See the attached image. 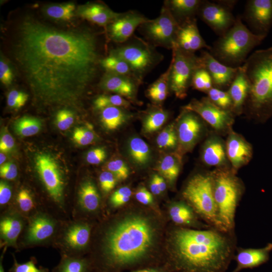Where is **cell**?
I'll return each mask as SVG.
<instances>
[{
	"instance_id": "cell-1",
	"label": "cell",
	"mask_w": 272,
	"mask_h": 272,
	"mask_svg": "<svg viewBox=\"0 0 272 272\" xmlns=\"http://www.w3.org/2000/svg\"><path fill=\"white\" fill-rule=\"evenodd\" d=\"M97 40L89 31H62L33 20L20 25L15 55L34 94L42 101L77 99L95 79Z\"/></svg>"
},
{
	"instance_id": "cell-2",
	"label": "cell",
	"mask_w": 272,
	"mask_h": 272,
	"mask_svg": "<svg viewBox=\"0 0 272 272\" xmlns=\"http://www.w3.org/2000/svg\"><path fill=\"white\" fill-rule=\"evenodd\" d=\"M237 243L235 231L178 227L170 235L171 266L174 272H225Z\"/></svg>"
},
{
	"instance_id": "cell-3",
	"label": "cell",
	"mask_w": 272,
	"mask_h": 272,
	"mask_svg": "<svg viewBox=\"0 0 272 272\" xmlns=\"http://www.w3.org/2000/svg\"><path fill=\"white\" fill-rule=\"evenodd\" d=\"M157 235L155 223L143 214H129L112 223L102 236V270L113 272L142 261L153 249Z\"/></svg>"
},
{
	"instance_id": "cell-4",
	"label": "cell",
	"mask_w": 272,
	"mask_h": 272,
	"mask_svg": "<svg viewBox=\"0 0 272 272\" xmlns=\"http://www.w3.org/2000/svg\"><path fill=\"white\" fill-rule=\"evenodd\" d=\"M249 85L247 98L256 114L272 109V47L254 51L242 65Z\"/></svg>"
},
{
	"instance_id": "cell-5",
	"label": "cell",
	"mask_w": 272,
	"mask_h": 272,
	"mask_svg": "<svg viewBox=\"0 0 272 272\" xmlns=\"http://www.w3.org/2000/svg\"><path fill=\"white\" fill-rule=\"evenodd\" d=\"M265 37L266 35L249 30L238 17L233 26L214 43L210 53L227 66L239 67L244 63L249 52Z\"/></svg>"
},
{
	"instance_id": "cell-6",
	"label": "cell",
	"mask_w": 272,
	"mask_h": 272,
	"mask_svg": "<svg viewBox=\"0 0 272 272\" xmlns=\"http://www.w3.org/2000/svg\"><path fill=\"white\" fill-rule=\"evenodd\" d=\"M212 175L218 220L226 231H235V214L243 192V184L233 171L218 169Z\"/></svg>"
},
{
	"instance_id": "cell-7",
	"label": "cell",
	"mask_w": 272,
	"mask_h": 272,
	"mask_svg": "<svg viewBox=\"0 0 272 272\" xmlns=\"http://www.w3.org/2000/svg\"><path fill=\"white\" fill-rule=\"evenodd\" d=\"M182 196L210 226L226 231L220 223L214 200L212 173H197L185 184Z\"/></svg>"
},
{
	"instance_id": "cell-8",
	"label": "cell",
	"mask_w": 272,
	"mask_h": 272,
	"mask_svg": "<svg viewBox=\"0 0 272 272\" xmlns=\"http://www.w3.org/2000/svg\"><path fill=\"white\" fill-rule=\"evenodd\" d=\"M110 54L124 60L129 66L135 79L141 83L164 57L155 47L134 34L125 42L118 44Z\"/></svg>"
},
{
	"instance_id": "cell-9",
	"label": "cell",
	"mask_w": 272,
	"mask_h": 272,
	"mask_svg": "<svg viewBox=\"0 0 272 272\" xmlns=\"http://www.w3.org/2000/svg\"><path fill=\"white\" fill-rule=\"evenodd\" d=\"M179 25L167 7L163 4L159 15L149 19L138 29L144 39L154 47L172 50L175 45Z\"/></svg>"
},
{
	"instance_id": "cell-10",
	"label": "cell",
	"mask_w": 272,
	"mask_h": 272,
	"mask_svg": "<svg viewBox=\"0 0 272 272\" xmlns=\"http://www.w3.org/2000/svg\"><path fill=\"white\" fill-rule=\"evenodd\" d=\"M170 90L179 98H184L191 86L195 71L200 67L199 57L195 53L185 52L174 45L169 64Z\"/></svg>"
},
{
	"instance_id": "cell-11",
	"label": "cell",
	"mask_w": 272,
	"mask_h": 272,
	"mask_svg": "<svg viewBox=\"0 0 272 272\" xmlns=\"http://www.w3.org/2000/svg\"><path fill=\"white\" fill-rule=\"evenodd\" d=\"M234 1L211 2L202 1L197 16L220 36L234 25L235 18L231 13Z\"/></svg>"
},
{
	"instance_id": "cell-12",
	"label": "cell",
	"mask_w": 272,
	"mask_h": 272,
	"mask_svg": "<svg viewBox=\"0 0 272 272\" xmlns=\"http://www.w3.org/2000/svg\"><path fill=\"white\" fill-rule=\"evenodd\" d=\"M35 163L48 193L56 202L61 203L63 197L64 180L57 163L52 156L45 153L37 154Z\"/></svg>"
},
{
	"instance_id": "cell-13",
	"label": "cell",
	"mask_w": 272,
	"mask_h": 272,
	"mask_svg": "<svg viewBox=\"0 0 272 272\" xmlns=\"http://www.w3.org/2000/svg\"><path fill=\"white\" fill-rule=\"evenodd\" d=\"M149 18L140 12L130 10L120 13L106 27L109 38L121 44L128 40L134 32Z\"/></svg>"
},
{
	"instance_id": "cell-14",
	"label": "cell",
	"mask_w": 272,
	"mask_h": 272,
	"mask_svg": "<svg viewBox=\"0 0 272 272\" xmlns=\"http://www.w3.org/2000/svg\"><path fill=\"white\" fill-rule=\"evenodd\" d=\"M183 109L199 115L214 128L221 130L227 128L232 121L231 111L222 109L213 103L208 98L201 100H192Z\"/></svg>"
},
{
	"instance_id": "cell-15",
	"label": "cell",
	"mask_w": 272,
	"mask_h": 272,
	"mask_svg": "<svg viewBox=\"0 0 272 272\" xmlns=\"http://www.w3.org/2000/svg\"><path fill=\"white\" fill-rule=\"evenodd\" d=\"M244 16L255 34L266 36L272 25V0L248 1Z\"/></svg>"
},
{
	"instance_id": "cell-16",
	"label": "cell",
	"mask_w": 272,
	"mask_h": 272,
	"mask_svg": "<svg viewBox=\"0 0 272 272\" xmlns=\"http://www.w3.org/2000/svg\"><path fill=\"white\" fill-rule=\"evenodd\" d=\"M198 57L200 67L205 69L208 72L211 77L213 87L222 90L230 86L239 66H227L218 61L207 50L202 51Z\"/></svg>"
},
{
	"instance_id": "cell-17",
	"label": "cell",
	"mask_w": 272,
	"mask_h": 272,
	"mask_svg": "<svg viewBox=\"0 0 272 272\" xmlns=\"http://www.w3.org/2000/svg\"><path fill=\"white\" fill-rule=\"evenodd\" d=\"M175 45L191 53H195L196 51L203 48L209 51L211 49V47L206 43L199 33L196 18L179 25Z\"/></svg>"
},
{
	"instance_id": "cell-18",
	"label": "cell",
	"mask_w": 272,
	"mask_h": 272,
	"mask_svg": "<svg viewBox=\"0 0 272 272\" xmlns=\"http://www.w3.org/2000/svg\"><path fill=\"white\" fill-rule=\"evenodd\" d=\"M196 115L192 111L183 109L180 116L177 127V137L182 151L191 149L201 132V122Z\"/></svg>"
},
{
	"instance_id": "cell-19",
	"label": "cell",
	"mask_w": 272,
	"mask_h": 272,
	"mask_svg": "<svg viewBox=\"0 0 272 272\" xmlns=\"http://www.w3.org/2000/svg\"><path fill=\"white\" fill-rule=\"evenodd\" d=\"M272 251V243H268L262 248H243L237 247L233 257L236 262L231 272H239L244 269H252L267 262Z\"/></svg>"
},
{
	"instance_id": "cell-20",
	"label": "cell",
	"mask_w": 272,
	"mask_h": 272,
	"mask_svg": "<svg viewBox=\"0 0 272 272\" xmlns=\"http://www.w3.org/2000/svg\"><path fill=\"white\" fill-rule=\"evenodd\" d=\"M140 84L135 79L130 77L105 73L101 78L100 85L103 89L128 100L134 99Z\"/></svg>"
},
{
	"instance_id": "cell-21",
	"label": "cell",
	"mask_w": 272,
	"mask_h": 272,
	"mask_svg": "<svg viewBox=\"0 0 272 272\" xmlns=\"http://www.w3.org/2000/svg\"><path fill=\"white\" fill-rule=\"evenodd\" d=\"M169 214L172 221L180 227H191L195 229L212 227L205 222L200 221L199 219H201L186 201L173 203L169 208Z\"/></svg>"
},
{
	"instance_id": "cell-22",
	"label": "cell",
	"mask_w": 272,
	"mask_h": 272,
	"mask_svg": "<svg viewBox=\"0 0 272 272\" xmlns=\"http://www.w3.org/2000/svg\"><path fill=\"white\" fill-rule=\"evenodd\" d=\"M226 151L227 156L235 169L246 164L252 155V149L250 145L235 132L231 133L228 136Z\"/></svg>"
},
{
	"instance_id": "cell-23",
	"label": "cell",
	"mask_w": 272,
	"mask_h": 272,
	"mask_svg": "<svg viewBox=\"0 0 272 272\" xmlns=\"http://www.w3.org/2000/svg\"><path fill=\"white\" fill-rule=\"evenodd\" d=\"M55 224L50 218L38 215L31 221L26 236L28 244H37L50 238L55 230Z\"/></svg>"
},
{
	"instance_id": "cell-24",
	"label": "cell",
	"mask_w": 272,
	"mask_h": 272,
	"mask_svg": "<svg viewBox=\"0 0 272 272\" xmlns=\"http://www.w3.org/2000/svg\"><path fill=\"white\" fill-rule=\"evenodd\" d=\"M202 1L166 0L164 4L179 25L196 18Z\"/></svg>"
},
{
	"instance_id": "cell-25",
	"label": "cell",
	"mask_w": 272,
	"mask_h": 272,
	"mask_svg": "<svg viewBox=\"0 0 272 272\" xmlns=\"http://www.w3.org/2000/svg\"><path fill=\"white\" fill-rule=\"evenodd\" d=\"M249 89L244 70L241 65L228 91L232 101V108L236 111L241 109L247 99Z\"/></svg>"
},
{
	"instance_id": "cell-26",
	"label": "cell",
	"mask_w": 272,
	"mask_h": 272,
	"mask_svg": "<svg viewBox=\"0 0 272 272\" xmlns=\"http://www.w3.org/2000/svg\"><path fill=\"white\" fill-rule=\"evenodd\" d=\"M119 14L113 12L107 6L98 3L87 5L81 12L83 18L102 26H107Z\"/></svg>"
},
{
	"instance_id": "cell-27",
	"label": "cell",
	"mask_w": 272,
	"mask_h": 272,
	"mask_svg": "<svg viewBox=\"0 0 272 272\" xmlns=\"http://www.w3.org/2000/svg\"><path fill=\"white\" fill-rule=\"evenodd\" d=\"M90 237V228L85 223H77L69 228L64 235L66 245L74 250H81L88 245Z\"/></svg>"
},
{
	"instance_id": "cell-28",
	"label": "cell",
	"mask_w": 272,
	"mask_h": 272,
	"mask_svg": "<svg viewBox=\"0 0 272 272\" xmlns=\"http://www.w3.org/2000/svg\"><path fill=\"white\" fill-rule=\"evenodd\" d=\"M22 219L17 215L11 214L2 218L0 222L1 237L7 246H15L23 229Z\"/></svg>"
},
{
	"instance_id": "cell-29",
	"label": "cell",
	"mask_w": 272,
	"mask_h": 272,
	"mask_svg": "<svg viewBox=\"0 0 272 272\" xmlns=\"http://www.w3.org/2000/svg\"><path fill=\"white\" fill-rule=\"evenodd\" d=\"M226 151L222 142L216 138L208 140L202 152V159L207 165L222 166L226 161Z\"/></svg>"
},
{
	"instance_id": "cell-30",
	"label": "cell",
	"mask_w": 272,
	"mask_h": 272,
	"mask_svg": "<svg viewBox=\"0 0 272 272\" xmlns=\"http://www.w3.org/2000/svg\"><path fill=\"white\" fill-rule=\"evenodd\" d=\"M79 201L82 208L87 211L93 212L98 209L100 205V195L92 181L86 180L81 184Z\"/></svg>"
},
{
	"instance_id": "cell-31",
	"label": "cell",
	"mask_w": 272,
	"mask_h": 272,
	"mask_svg": "<svg viewBox=\"0 0 272 272\" xmlns=\"http://www.w3.org/2000/svg\"><path fill=\"white\" fill-rule=\"evenodd\" d=\"M125 109L119 107H108L101 110L100 119L103 126L108 130L118 128L129 116Z\"/></svg>"
},
{
	"instance_id": "cell-32",
	"label": "cell",
	"mask_w": 272,
	"mask_h": 272,
	"mask_svg": "<svg viewBox=\"0 0 272 272\" xmlns=\"http://www.w3.org/2000/svg\"><path fill=\"white\" fill-rule=\"evenodd\" d=\"M128 153L133 162L139 166L147 165L151 158L148 145L141 138L133 137L128 142Z\"/></svg>"
},
{
	"instance_id": "cell-33",
	"label": "cell",
	"mask_w": 272,
	"mask_h": 272,
	"mask_svg": "<svg viewBox=\"0 0 272 272\" xmlns=\"http://www.w3.org/2000/svg\"><path fill=\"white\" fill-rule=\"evenodd\" d=\"M100 65L106 71V73L130 77L135 79L128 64L124 60L114 55L109 54L108 56L101 58Z\"/></svg>"
},
{
	"instance_id": "cell-34",
	"label": "cell",
	"mask_w": 272,
	"mask_h": 272,
	"mask_svg": "<svg viewBox=\"0 0 272 272\" xmlns=\"http://www.w3.org/2000/svg\"><path fill=\"white\" fill-rule=\"evenodd\" d=\"M168 113L159 108H153L149 110L143 122V131L145 133H152L159 129L166 122Z\"/></svg>"
},
{
	"instance_id": "cell-35",
	"label": "cell",
	"mask_w": 272,
	"mask_h": 272,
	"mask_svg": "<svg viewBox=\"0 0 272 272\" xmlns=\"http://www.w3.org/2000/svg\"><path fill=\"white\" fill-rule=\"evenodd\" d=\"M41 126V122L38 118L24 116L15 122L14 128L15 132L19 135L30 137L37 133Z\"/></svg>"
},
{
	"instance_id": "cell-36",
	"label": "cell",
	"mask_w": 272,
	"mask_h": 272,
	"mask_svg": "<svg viewBox=\"0 0 272 272\" xmlns=\"http://www.w3.org/2000/svg\"><path fill=\"white\" fill-rule=\"evenodd\" d=\"M88 261L82 258L65 257L54 269L53 272H88Z\"/></svg>"
},
{
	"instance_id": "cell-37",
	"label": "cell",
	"mask_w": 272,
	"mask_h": 272,
	"mask_svg": "<svg viewBox=\"0 0 272 272\" xmlns=\"http://www.w3.org/2000/svg\"><path fill=\"white\" fill-rule=\"evenodd\" d=\"M159 169L162 175L171 183L175 181L180 172L178 160L173 155H167L161 160Z\"/></svg>"
},
{
	"instance_id": "cell-38",
	"label": "cell",
	"mask_w": 272,
	"mask_h": 272,
	"mask_svg": "<svg viewBox=\"0 0 272 272\" xmlns=\"http://www.w3.org/2000/svg\"><path fill=\"white\" fill-rule=\"evenodd\" d=\"M130 102L124 97L117 95H101L94 101L95 109L102 110L108 107H119L127 108L130 106Z\"/></svg>"
},
{
	"instance_id": "cell-39",
	"label": "cell",
	"mask_w": 272,
	"mask_h": 272,
	"mask_svg": "<svg viewBox=\"0 0 272 272\" xmlns=\"http://www.w3.org/2000/svg\"><path fill=\"white\" fill-rule=\"evenodd\" d=\"M170 67L169 65L167 70L149 87L147 95L150 99L157 95L168 94L170 90Z\"/></svg>"
},
{
	"instance_id": "cell-40",
	"label": "cell",
	"mask_w": 272,
	"mask_h": 272,
	"mask_svg": "<svg viewBox=\"0 0 272 272\" xmlns=\"http://www.w3.org/2000/svg\"><path fill=\"white\" fill-rule=\"evenodd\" d=\"M191 86L195 90L206 93L213 87L211 77L205 69L198 67L195 71Z\"/></svg>"
},
{
	"instance_id": "cell-41",
	"label": "cell",
	"mask_w": 272,
	"mask_h": 272,
	"mask_svg": "<svg viewBox=\"0 0 272 272\" xmlns=\"http://www.w3.org/2000/svg\"><path fill=\"white\" fill-rule=\"evenodd\" d=\"M207 94L208 99L218 107L229 110L232 108V101L228 91L213 87Z\"/></svg>"
},
{
	"instance_id": "cell-42",
	"label": "cell",
	"mask_w": 272,
	"mask_h": 272,
	"mask_svg": "<svg viewBox=\"0 0 272 272\" xmlns=\"http://www.w3.org/2000/svg\"><path fill=\"white\" fill-rule=\"evenodd\" d=\"M178 142L174 125L171 124L164 129L158 135L156 140L159 148L163 149H173Z\"/></svg>"
},
{
	"instance_id": "cell-43",
	"label": "cell",
	"mask_w": 272,
	"mask_h": 272,
	"mask_svg": "<svg viewBox=\"0 0 272 272\" xmlns=\"http://www.w3.org/2000/svg\"><path fill=\"white\" fill-rule=\"evenodd\" d=\"M75 6L72 3L65 5H53L46 10L47 15L54 19L67 20L73 16Z\"/></svg>"
},
{
	"instance_id": "cell-44",
	"label": "cell",
	"mask_w": 272,
	"mask_h": 272,
	"mask_svg": "<svg viewBox=\"0 0 272 272\" xmlns=\"http://www.w3.org/2000/svg\"><path fill=\"white\" fill-rule=\"evenodd\" d=\"M106 167L108 171L113 173L118 180H125L128 177V168L120 159H115L109 162Z\"/></svg>"
},
{
	"instance_id": "cell-45",
	"label": "cell",
	"mask_w": 272,
	"mask_h": 272,
	"mask_svg": "<svg viewBox=\"0 0 272 272\" xmlns=\"http://www.w3.org/2000/svg\"><path fill=\"white\" fill-rule=\"evenodd\" d=\"M73 138L74 141L79 145L86 146L92 143L95 139L94 132L85 127L76 128L73 132Z\"/></svg>"
},
{
	"instance_id": "cell-46",
	"label": "cell",
	"mask_w": 272,
	"mask_h": 272,
	"mask_svg": "<svg viewBox=\"0 0 272 272\" xmlns=\"http://www.w3.org/2000/svg\"><path fill=\"white\" fill-rule=\"evenodd\" d=\"M131 195L130 189L126 186L122 187L116 190L111 196L110 201L111 205L117 207L128 202Z\"/></svg>"
},
{
	"instance_id": "cell-47",
	"label": "cell",
	"mask_w": 272,
	"mask_h": 272,
	"mask_svg": "<svg viewBox=\"0 0 272 272\" xmlns=\"http://www.w3.org/2000/svg\"><path fill=\"white\" fill-rule=\"evenodd\" d=\"M74 121V114L69 110H60L56 114V124L60 130H65L67 129L73 124Z\"/></svg>"
},
{
	"instance_id": "cell-48",
	"label": "cell",
	"mask_w": 272,
	"mask_h": 272,
	"mask_svg": "<svg viewBox=\"0 0 272 272\" xmlns=\"http://www.w3.org/2000/svg\"><path fill=\"white\" fill-rule=\"evenodd\" d=\"M10 272H48V270L43 267H38L36 262L31 260L23 263H18L14 258V262Z\"/></svg>"
},
{
	"instance_id": "cell-49",
	"label": "cell",
	"mask_w": 272,
	"mask_h": 272,
	"mask_svg": "<svg viewBox=\"0 0 272 272\" xmlns=\"http://www.w3.org/2000/svg\"><path fill=\"white\" fill-rule=\"evenodd\" d=\"M28 98V95L23 92L13 90L7 96V104L12 108H19L24 105Z\"/></svg>"
},
{
	"instance_id": "cell-50",
	"label": "cell",
	"mask_w": 272,
	"mask_h": 272,
	"mask_svg": "<svg viewBox=\"0 0 272 272\" xmlns=\"http://www.w3.org/2000/svg\"><path fill=\"white\" fill-rule=\"evenodd\" d=\"M17 201L20 209L24 212H28L34 207L33 199L30 192L25 188L19 191L17 196Z\"/></svg>"
},
{
	"instance_id": "cell-51",
	"label": "cell",
	"mask_w": 272,
	"mask_h": 272,
	"mask_svg": "<svg viewBox=\"0 0 272 272\" xmlns=\"http://www.w3.org/2000/svg\"><path fill=\"white\" fill-rule=\"evenodd\" d=\"M116 177L110 171H104L99 176L100 185L102 190L106 193L110 191L115 187Z\"/></svg>"
},
{
	"instance_id": "cell-52",
	"label": "cell",
	"mask_w": 272,
	"mask_h": 272,
	"mask_svg": "<svg viewBox=\"0 0 272 272\" xmlns=\"http://www.w3.org/2000/svg\"><path fill=\"white\" fill-rule=\"evenodd\" d=\"M15 147V141L7 128L3 129L0 139V150L3 153L12 151Z\"/></svg>"
},
{
	"instance_id": "cell-53",
	"label": "cell",
	"mask_w": 272,
	"mask_h": 272,
	"mask_svg": "<svg viewBox=\"0 0 272 272\" xmlns=\"http://www.w3.org/2000/svg\"><path fill=\"white\" fill-rule=\"evenodd\" d=\"M106 156L105 150L102 147H97L89 151L86 156V160L89 164L97 165L103 162Z\"/></svg>"
},
{
	"instance_id": "cell-54",
	"label": "cell",
	"mask_w": 272,
	"mask_h": 272,
	"mask_svg": "<svg viewBox=\"0 0 272 272\" xmlns=\"http://www.w3.org/2000/svg\"><path fill=\"white\" fill-rule=\"evenodd\" d=\"M18 175L16 165L13 162H9L1 165L0 175L4 179L13 180Z\"/></svg>"
},
{
	"instance_id": "cell-55",
	"label": "cell",
	"mask_w": 272,
	"mask_h": 272,
	"mask_svg": "<svg viewBox=\"0 0 272 272\" xmlns=\"http://www.w3.org/2000/svg\"><path fill=\"white\" fill-rule=\"evenodd\" d=\"M0 80L6 86L11 84L13 80V73L10 66L2 59L0 61Z\"/></svg>"
},
{
	"instance_id": "cell-56",
	"label": "cell",
	"mask_w": 272,
	"mask_h": 272,
	"mask_svg": "<svg viewBox=\"0 0 272 272\" xmlns=\"http://www.w3.org/2000/svg\"><path fill=\"white\" fill-rule=\"evenodd\" d=\"M12 196V190L10 185L4 181L0 182V204L4 205L10 200Z\"/></svg>"
},
{
	"instance_id": "cell-57",
	"label": "cell",
	"mask_w": 272,
	"mask_h": 272,
	"mask_svg": "<svg viewBox=\"0 0 272 272\" xmlns=\"http://www.w3.org/2000/svg\"><path fill=\"white\" fill-rule=\"evenodd\" d=\"M136 199L141 203L149 205L152 202V194L145 187L140 188L135 193Z\"/></svg>"
},
{
	"instance_id": "cell-58",
	"label": "cell",
	"mask_w": 272,
	"mask_h": 272,
	"mask_svg": "<svg viewBox=\"0 0 272 272\" xmlns=\"http://www.w3.org/2000/svg\"><path fill=\"white\" fill-rule=\"evenodd\" d=\"M150 186L151 190L154 194L158 195L161 192L155 175L152 177Z\"/></svg>"
},
{
	"instance_id": "cell-59",
	"label": "cell",
	"mask_w": 272,
	"mask_h": 272,
	"mask_svg": "<svg viewBox=\"0 0 272 272\" xmlns=\"http://www.w3.org/2000/svg\"><path fill=\"white\" fill-rule=\"evenodd\" d=\"M157 181L159 185L161 192H163L166 188V184L164 179L158 174H155Z\"/></svg>"
},
{
	"instance_id": "cell-60",
	"label": "cell",
	"mask_w": 272,
	"mask_h": 272,
	"mask_svg": "<svg viewBox=\"0 0 272 272\" xmlns=\"http://www.w3.org/2000/svg\"><path fill=\"white\" fill-rule=\"evenodd\" d=\"M132 272H163V271L157 269L148 268V269H144L134 271Z\"/></svg>"
},
{
	"instance_id": "cell-61",
	"label": "cell",
	"mask_w": 272,
	"mask_h": 272,
	"mask_svg": "<svg viewBox=\"0 0 272 272\" xmlns=\"http://www.w3.org/2000/svg\"><path fill=\"white\" fill-rule=\"evenodd\" d=\"M6 160V155L3 152H1L0 154V164L1 165L4 164V162Z\"/></svg>"
},
{
	"instance_id": "cell-62",
	"label": "cell",
	"mask_w": 272,
	"mask_h": 272,
	"mask_svg": "<svg viewBox=\"0 0 272 272\" xmlns=\"http://www.w3.org/2000/svg\"><path fill=\"white\" fill-rule=\"evenodd\" d=\"M2 258L1 259V262H0V272H5L4 269L3 265V263L2 261Z\"/></svg>"
}]
</instances>
